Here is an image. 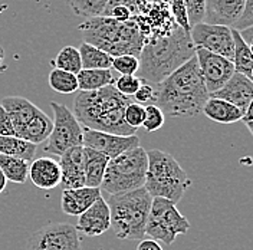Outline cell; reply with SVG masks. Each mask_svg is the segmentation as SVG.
<instances>
[{"label":"cell","mask_w":253,"mask_h":250,"mask_svg":"<svg viewBox=\"0 0 253 250\" xmlns=\"http://www.w3.org/2000/svg\"><path fill=\"white\" fill-rule=\"evenodd\" d=\"M29 166L31 163L23 158L0 156V168L6 180L16 184H23L29 178Z\"/></svg>","instance_id":"cell-27"},{"label":"cell","mask_w":253,"mask_h":250,"mask_svg":"<svg viewBox=\"0 0 253 250\" xmlns=\"http://www.w3.org/2000/svg\"><path fill=\"white\" fill-rule=\"evenodd\" d=\"M77 79L81 91H98L115 83L111 69H81V72L77 74Z\"/></svg>","instance_id":"cell-24"},{"label":"cell","mask_w":253,"mask_h":250,"mask_svg":"<svg viewBox=\"0 0 253 250\" xmlns=\"http://www.w3.org/2000/svg\"><path fill=\"white\" fill-rule=\"evenodd\" d=\"M52 66L55 69H61L71 72L74 75H77L82 69V63H81V56H79V50L74 46H65L59 50V53L56 55V58L52 61Z\"/></svg>","instance_id":"cell-30"},{"label":"cell","mask_w":253,"mask_h":250,"mask_svg":"<svg viewBox=\"0 0 253 250\" xmlns=\"http://www.w3.org/2000/svg\"><path fill=\"white\" fill-rule=\"evenodd\" d=\"M131 20L137 25L144 42L169 36L178 28L174 22L169 3H148L141 15L134 16Z\"/></svg>","instance_id":"cell-13"},{"label":"cell","mask_w":253,"mask_h":250,"mask_svg":"<svg viewBox=\"0 0 253 250\" xmlns=\"http://www.w3.org/2000/svg\"><path fill=\"white\" fill-rule=\"evenodd\" d=\"M210 96L227 101L245 112L249 102L253 99V81L242 74L235 72L233 77L219 91L210 94Z\"/></svg>","instance_id":"cell-18"},{"label":"cell","mask_w":253,"mask_h":250,"mask_svg":"<svg viewBox=\"0 0 253 250\" xmlns=\"http://www.w3.org/2000/svg\"><path fill=\"white\" fill-rule=\"evenodd\" d=\"M233 31V41H235V50H233V59L235 71L237 74H242L248 78H251V72L253 69V55L249 45L243 41L240 33L235 29Z\"/></svg>","instance_id":"cell-28"},{"label":"cell","mask_w":253,"mask_h":250,"mask_svg":"<svg viewBox=\"0 0 253 250\" xmlns=\"http://www.w3.org/2000/svg\"><path fill=\"white\" fill-rule=\"evenodd\" d=\"M36 148L38 145L22 140L16 135H0V156L17 157L31 163L36 154Z\"/></svg>","instance_id":"cell-25"},{"label":"cell","mask_w":253,"mask_h":250,"mask_svg":"<svg viewBox=\"0 0 253 250\" xmlns=\"http://www.w3.org/2000/svg\"><path fill=\"white\" fill-rule=\"evenodd\" d=\"M82 69H111L114 58L107 52L82 42L78 47Z\"/></svg>","instance_id":"cell-26"},{"label":"cell","mask_w":253,"mask_h":250,"mask_svg":"<svg viewBox=\"0 0 253 250\" xmlns=\"http://www.w3.org/2000/svg\"><path fill=\"white\" fill-rule=\"evenodd\" d=\"M245 9V0H206L203 22L233 28Z\"/></svg>","instance_id":"cell-17"},{"label":"cell","mask_w":253,"mask_h":250,"mask_svg":"<svg viewBox=\"0 0 253 250\" xmlns=\"http://www.w3.org/2000/svg\"><path fill=\"white\" fill-rule=\"evenodd\" d=\"M0 105L10 117L15 135L35 145L45 142L52 131V118L23 96H6Z\"/></svg>","instance_id":"cell-8"},{"label":"cell","mask_w":253,"mask_h":250,"mask_svg":"<svg viewBox=\"0 0 253 250\" xmlns=\"http://www.w3.org/2000/svg\"><path fill=\"white\" fill-rule=\"evenodd\" d=\"M148 166L144 188L153 199H166L178 203L193 181L171 154L161 150H148Z\"/></svg>","instance_id":"cell-6"},{"label":"cell","mask_w":253,"mask_h":250,"mask_svg":"<svg viewBox=\"0 0 253 250\" xmlns=\"http://www.w3.org/2000/svg\"><path fill=\"white\" fill-rule=\"evenodd\" d=\"M6 177H4V174L1 171V168H0V194L4 191V188H6Z\"/></svg>","instance_id":"cell-45"},{"label":"cell","mask_w":253,"mask_h":250,"mask_svg":"<svg viewBox=\"0 0 253 250\" xmlns=\"http://www.w3.org/2000/svg\"><path fill=\"white\" fill-rule=\"evenodd\" d=\"M142 79H140L137 75H121L118 79H115V89L121 95L126 98H132L138 88L141 86Z\"/></svg>","instance_id":"cell-34"},{"label":"cell","mask_w":253,"mask_h":250,"mask_svg":"<svg viewBox=\"0 0 253 250\" xmlns=\"http://www.w3.org/2000/svg\"><path fill=\"white\" fill-rule=\"evenodd\" d=\"M29 178L41 190H52L61 186L59 161L52 157H41L33 160L29 166Z\"/></svg>","instance_id":"cell-21"},{"label":"cell","mask_w":253,"mask_h":250,"mask_svg":"<svg viewBox=\"0 0 253 250\" xmlns=\"http://www.w3.org/2000/svg\"><path fill=\"white\" fill-rule=\"evenodd\" d=\"M137 250H164L160 243L153 240V239H144L140 242V245L137 246Z\"/></svg>","instance_id":"cell-42"},{"label":"cell","mask_w":253,"mask_h":250,"mask_svg":"<svg viewBox=\"0 0 253 250\" xmlns=\"http://www.w3.org/2000/svg\"><path fill=\"white\" fill-rule=\"evenodd\" d=\"M131 102V98L120 94L114 85L98 91H81L74 99V115L88 129L124 137L135 135L137 129L124 120L126 108Z\"/></svg>","instance_id":"cell-2"},{"label":"cell","mask_w":253,"mask_h":250,"mask_svg":"<svg viewBox=\"0 0 253 250\" xmlns=\"http://www.w3.org/2000/svg\"><path fill=\"white\" fill-rule=\"evenodd\" d=\"M61 184L63 188L85 187L84 174V147H74L65 151L61 160Z\"/></svg>","instance_id":"cell-19"},{"label":"cell","mask_w":253,"mask_h":250,"mask_svg":"<svg viewBox=\"0 0 253 250\" xmlns=\"http://www.w3.org/2000/svg\"><path fill=\"white\" fill-rule=\"evenodd\" d=\"M49 86L58 94H74L78 91V79L71 72L53 68L49 74Z\"/></svg>","instance_id":"cell-29"},{"label":"cell","mask_w":253,"mask_h":250,"mask_svg":"<svg viewBox=\"0 0 253 250\" xmlns=\"http://www.w3.org/2000/svg\"><path fill=\"white\" fill-rule=\"evenodd\" d=\"M184 1H186V7H187L190 26L193 28L194 25L203 22L206 0H184Z\"/></svg>","instance_id":"cell-37"},{"label":"cell","mask_w":253,"mask_h":250,"mask_svg":"<svg viewBox=\"0 0 253 250\" xmlns=\"http://www.w3.org/2000/svg\"><path fill=\"white\" fill-rule=\"evenodd\" d=\"M242 121H245V123H251V121H253V99L249 102L248 108H246L245 112H243V118H242Z\"/></svg>","instance_id":"cell-44"},{"label":"cell","mask_w":253,"mask_h":250,"mask_svg":"<svg viewBox=\"0 0 253 250\" xmlns=\"http://www.w3.org/2000/svg\"><path fill=\"white\" fill-rule=\"evenodd\" d=\"M140 68V61L137 56L132 55H123L117 56L112 61V69L121 75H135Z\"/></svg>","instance_id":"cell-33"},{"label":"cell","mask_w":253,"mask_h":250,"mask_svg":"<svg viewBox=\"0 0 253 250\" xmlns=\"http://www.w3.org/2000/svg\"><path fill=\"white\" fill-rule=\"evenodd\" d=\"M240 33V36L243 38V41L248 43V45H251L253 42V26L251 28H248V29H243V31L239 32Z\"/></svg>","instance_id":"cell-43"},{"label":"cell","mask_w":253,"mask_h":250,"mask_svg":"<svg viewBox=\"0 0 253 250\" xmlns=\"http://www.w3.org/2000/svg\"><path fill=\"white\" fill-rule=\"evenodd\" d=\"M75 229L78 233L88 237H96L108 232L111 229V213L107 200L99 197L86 211L78 216Z\"/></svg>","instance_id":"cell-16"},{"label":"cell","mask_w":253,"mask_h":250,"mask_svg":"<svg viewBox=\"0 0 253 250\" xmlns=\"http://www.w3.org/2000/svg\"><path fill=\"white\" fill-rule=\"evenodd\" d=\"M148 3H169V0H147Z\"/></svg>","instance_id":"cell-47"},{"label":"cell","mask_w":253,"mask_h":250,"mask_svg":"<svg viewBox=\"0 0 253 250\" xmlns=\"http://www.w3.org/2000/svg\"><path fill=\"white\" fill-rule=\"evenodd\" d=\"M99 197H102L101 188H63L61 196V208L65 214L77 217L86 211Z\"/></svg>","instance_id":"cell-20"},{"label":"cell","mask_w":253,"mask_h":250,"mask_svg":"<svg viewBox=\"0 0 253 250\" xmlns=\"http://www.w3.org/2000/svg\"><path fill=\"white\" fill-rule=\"evenodd\" d=\"M251 79L253 81V69H252V72H251Z\"/></svg>","instance_id":"cell-50"},{"label":"cell","mask_w":253,"mask_h":250,"mask_svg":"<svg viewBox=\"0 0 253 250\" xmlns=\"http://www.w3.org/2000/svg\"><path fill=\"white\" fill-rule=\"evenodd\" d=\"M26 250H81V237L72 224L50 223L28 237Z\"/></svg>","instance_id":"cell-11"},{"label":"cell","mask_w":253,"mask_h":250,"mask_svg":"<svg viewBox=\"0 0 253 250\" xmlns=\"http://www.w3.org/2000/svg\"><path fill=\"white\" fill-rule=\"evenodd\" d=\"M144 111H145L144 123H142L144 129L148 131V132L158 131V129L164 125V123H166V115H164V112L160 110L157 105H145V107H144Z\"/></svg>","instance_id":"cell-32"},{"label":"cell","mask_w":253,"mask_h":250,"mask_svg":"<svg viewBox=\"0 0 253 250\" xmlns=\"http://www.w3.org/2000/svg\"><path fill=\"white\" fill-rule=\"evenodd\" d=\"M110 158L95 150L84 147V174L85 187L99 188Z\"/></svg>","instance_id":"cell-22"},{"label":"cell","mask_w":253,"mask_h":250,"mask_svg":"<svg viewBox=\"0 0 253 250\" xmlns=\"http://www.w3.org/2000/svg\"><path fill=\"white\" fill-rule=\"evenodd\" d=\"M196 58L209 94L219 91L236 72L235 65L230 59L205 49H196Z\"/></svg>","instance_id":"cell-14"},{"label":"cell","mask_w":253,"mask_h":250,"mask_svg":"<svg viewBox=\"0 0 253 250\" xmlns=\"http://www.w3.org/2000/svg\"><path fill=\"white\" fill-rule=\"evenodd\" d=\"M132 98L140 105L141 104H144V105H156V88L151 83L142 81L141 86L138 88V91L135 92V95Z\"/></svg>","instance_id":"cell-38"},{"label":"cell","mask_w":253,"mask_h":250,"mask_svg":"<svg viewBox=\"0 0 253 250\" xmlns=\"http://www.w3.org/2000/svg\"><path fill=\"white\" fill-rule=\"evenodd\" d=\"M144 115H145L144 105H140V104H137V102H131V104L126 108L124 120H126V123L129 125L131 128L138 129L140 126H142Z\"/></svg>","instance_id":"cell-36"},{"label":"cell","mask_w":253,"mask_h":250,"mask_svg":"<svg viewBox=\"0 0 253 250\" xmlns=\"http://www.w3.org/2000/svg\"><path fill=\"white\" fill-rule=\"evenodd\" d=\"M66 3L77 16L94 19L104 15L108 0H66Z\"/></svg>","instance_id":"cell-31"},{"label":"cell","mask_w":253,"mask_h":250,"mask_svg":"<svg viewBox=\"0 0 253 250\" xmlns=\"http://www.w3.org/2000/svg\"><path fill=\"white\" fill-rule=\"evenodd\" d=\"M210 98L196 55L156 88V105L169 117H196Z\"/></svg>","instance_id":"cell-1"},{"label":"cell","mask_w":253,"mask_h":250,"mask_svg":"<svg viewBox=\"0 0 253 250\" xmlns=\"http://www.w3.org/2000/svg\"><path fill=\"white\" fill-rule=\"evenodd\" d=\"M0 135L1 137L15 135V129H13V124L10 121V117L7 115V112L1 105H0Z\"/></svg>","instance_id":"cell-41"},{"label":"cell","mask_w":253,"mask_h":250,"mask_svg":"<svg viewBox=\"0 0 253 250\" xmlns=\"http://www.w3.org/2000/svg\"><path fill=\"white\" fill-rule=\"evenodd\" d=\"M246 126H248V129L251 131V134L253 135V121H251V123H246Z\"/></svg>","instance_id":"cell-48"},{"label":"cell","mask_w":253,"mask_h":250,"mask_svg":"<svg viewBox=\"0 0 253 250\" xmlns=\"http://www.w3.org/2000/svg\"><path fill=\"white\" fill-rule=\"evenodd\" d=\"M194 55L196 47L190 33L181 28H177L169 36L148 39L144 42L138 56V78L151 85H158Z\"/></svg>","instance_id":"cell-3"},{"label":"cell","mask_w":253,"mask_h":250,"mask_svg":"<svg viewBox=\"0 0 253 250\" xmlns=\"http://www.w3.org/2000/svg\"><path fill=\"white\" fill-rule=\"evenodd\" d=\"M253 26V0H245V9L240 19L236 22V25L232 28L235 31L240 32Z\"/></svg>","instance_id":"cell-40"},{"label":"cell","mask_w":253,"mask_h":250,"mask_svg":"<svg viewBox=\"0 0 253 250\" xmlns=\"http://www.w3.org/2000/svg\"><path fill=\"white\" fill-rule=\"evenodd\" d=\"M190 230V221L180 213L177 206L166 199H153L145 226V236L170 246L178 235Z\"/></svg>","instance_id":"cell-9"},{"label":"cell","mask_w":253,"mask_h":250,"mask_svg":"<svg viewBox=\"0 0 253 250\" xmlns=\"http://www.w3.org/2000/svg\"><path fill=\"white\" fill-rule=\"evenodd\" d=\"M249 47H251V52H252V55H253V42L249 45Z\"/></svg>","instance_id":"cell-49"},{"label":"cell","mask_w":253,"mask_h":250,"mask_svg":"<svg viewBox=\"0 0 253 250\" xmlns=\"http://www.w3.org/2000/svg\"><path fill=\"white\" fill-rule=\"evenodd\" d=\"M190 38L196 49H205L226 59H233L235 41L232 28L200 22L191 28Z\"/></svg>","instance_id":"cell-12"},{"label":"cell","mask_w":253,"mask_h":250,"mask_svg":"<svg viewBox=\"0 0 253 250\" xmlns=\"http://www.w3.org/2000/svg\"><path fill=\"white\" fill-rule=\"evenodd\" d=\"M84 35V42L107 52L112 58L132 55L140 56L144 46V38L137 25L129 22H117L111 17L86 19L78 26Z\"/></svg>","instance_id":"cell-4"},{"label":"cell","mask_w":253,"mask_h":250,"mask_svg":"<svg viewBox=\"0 0 253 250\" xmlns=\"http://www.w3.org/2000/svg\"><path fill=\"white\" fill-rule=\"evenodd\" d=\"M111 227L121 240H144L153 197L144 187L108 199Z\"/></svg>","instance_id":"cell-5"},{"label":"cell","mask_w":253,"mask_h":250,"mask_svg":"<svg viewBox=\"0 0 253 250\" xmlns=\"http://www.w3.org/2000/svg\"><path fill=\"white\" fill-rule=\"evenodd\" d=\"M169 7H170V12L173 15L174 22L177 23V26L190 33L191 26H190L189 23L186 1L184 0H169Z\"/></svg>","instance_id":"cell-35"},{"label":"cell","mask_w":253,"mask_h":250,"mask_svg":"<svg viewBox=\"0 0 253 250\" xmlns=\"http://www.w3.org/2000/svg\"><path fill=\"white\" fill-rule=\"evenodd\" d=\"M50 108L53 111L52 131L47 138L45 151L53 156H62L65 151L82 147L84 142V128L79 124L74 112L66 105L59 102H50Z\"/></svg>","instance_id":"cell-10"},{"label":"cell","mask_w":253,"mask_h":250,"mask_svg":"<svg viewBox=\"0 0 253 250\" xmlns=\"http://www.w3.org/2000/svg\"><path fill=\"white\" fill-rule=\"evenodd\" d=\"M147 4H148L147 0H108L105 10H108L111 7H115V6H124V7H128L131 10L132 17H134V16L141 15Z\"/></svg>","instance_id":"cell-39"},{"label":"cell","mask_w":253,"mask_h":250,"mask_svg":"<svg viewBox=\"0 0 253 250\" xmlns=\"http://www.w3.org/2000/svg\"><path fill=\"white\" fill-rule=\"evenodd\" d=\"M82 147L95 150L112 160L115 157L121 156L126 151L140 147V138L137 135L124 137V135H115V134L85 128Z\"/></svg>","instance_id":"cell-15"},{"label":"cell","mask_w":253,"mask_h":250,"mask_svg":"<svg viewBox=\"0 0 253 250\" xmlns=\"http://www.w3.org/2000/svg\"><path fill=\"white\" fill-rule=\"evenodd\" d=\"M147 166L148 157L141 145L126 151L108 161L99 188L114 196L144 187Z\"/></svg>","instance_id":"cell-7"},{"label":"cell","mask_w":253,"mask_h":250,"mask_svg":"<svg viewBox=\"0 0 253 250\" xmlns=\"http://www.w3.org/2000/svg\"><path fill=\"white\" fill-rule=\"evenodd\" d=\"M202 112L209 120L219 124H235L237 121H242L243 118V111L239 110L237 107L232 105L227 101L213 96L207 99Z\"/></svg>","instance_id":"cell-23"},{"label":"cell","mask_w":253,"mask_h":250,"mask_svg":"<svg viewBox=\"0 0 253 250\" xmlns=\"http://www.w3.org/2000/svg\"><path fill=\"white\" fill-rule=\"evenodd\" d=\"M3 61H4V50L0 46V65L3 63Z\"/></svg>","instance_id":"cell-46"}]
</instances>
